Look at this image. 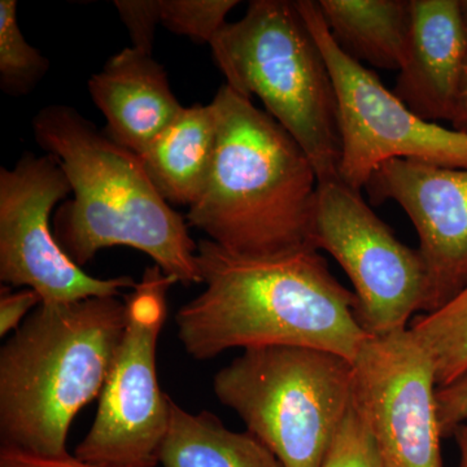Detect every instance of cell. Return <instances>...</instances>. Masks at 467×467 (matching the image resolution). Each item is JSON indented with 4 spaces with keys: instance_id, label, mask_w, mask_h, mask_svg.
<instances>
[{
    "instance_id": "9a60e30c",
    "label": "cell",
    "mask_w": 467,
    "mask_h": 467,
    "mask_svg": "<svg viewBox=\"0 0 467 467\" xmlns=\"http://www.w3.org/2000/svg\"><path fill=\"white\" fill-rule=\"evenodd\" d=\"M217 143L213 106L189 107L140 153L147 174L169 204L192 207L207 184Z\"/></svg>"
},
{
    "instance_id": "603a6c76",
    "label": "cell",
    "mask_w": 467,
    "mask_h": 467,
    "mask_svg": "<svg viewBox=\"0 0 467 467\" xmlns=\"http://www.w3.org/2000/svg\"><path fill=\"white\" fill-rule=\"evenodd\" d=\"M436 402L442 438H450L467 422V374L447 386L438 387Z\"/></svg>"
},
{
    "instance_id": "ffe728a7",
    "label": "cell",
    "mask_w": 467,
    "mask_h": 467,
    "mask_svg": "<svg viewBox=\"0 0 467 467\" xmlns=\"http://www.w3.org/2000/svg\"><path fill=\"white\" fill-rule=\"evenodd\" d=\"M160 18L167 29L211 43L226 24L238 0H159Z\"/></svg>"
},
{
    "instance_id": "7c38bea8",
    "label": "cell",
    "mask_w": 467,
    "mask_h": 467,
    "mask_svg": "<svg viewBox=\"0 0 467 467\" xmlns=\"http://www.w3.org/2000/svg\"><path fill=\"white\" fill-rule=\"evenodd\" d=\"M364 189L374 204L396 202L410 218L426 270L425 313L441 308L467 285V169L393 159Z\"/></svg>"
},
{
    "instance_id": "277c9868",
    "label": "cell",
    "mask_w": 467,
    "mask_h": 467,
    "mask_svg": "<svg viewBox=\"0 0 467 467\" xmlns=\"http://www.w3.org/2000/svg\"><path fill=\"white\" fill-rule=\"evenodd\" d=\"M126 325L117 296L34 309L0 349V447L69 454L70 426L99 399Z\"/></svg>"
},
{
    "instance_id": "8fae6325",
    "label": "cell",
    "mask_w": 467,
    "mask_h": 467,
    "mask_svg": "<svg viewBox=\"0 0 467 467\" xmlns=\"http://www.w3.org/2000/svg\"><path fill=\"white\" fill-rule=\"evenodd\" d=\"M352 367L353 407L383 466L444 467L435 368L411 331L368 335Z\"/></svg>"
},
{
    "instance_id": "30bf717a",
    "label": "cell",
    "mask_w": 467,
    "mask_h": 467,
    "mask_svg": "<svg viewBox=\"0 0 467 467\" xmlns=\"http://www.w3.org/2000/svg\"><path fill=\"white\" fill-rule=\"evenodd\" d=\"M70 192L66 171L48 153H26L14 168L0 169V281L36 291L45 304L119 296L134 288L129 275H88L60 247L50 218Z\"/></svg>"
},
{
    "instance_id": "83f0119b",
    "label": "cell",
    "mask_w": 467,
    "mask_h": 467,
    "mask_svg": "<svg viewBox=\"0 0 467 467\" xmlns=\"http://www.w3.org/2000/svg\"><path fill=\"white\" fill-rule=\"evenodd\" d=\"M461 26H462L463 36L467 46V0H459Z\"/></svg>"
},
{
    "instance_id": "6da1fadb",
    "label": "cell",
    "mask_w": 467,
    "mask_h": 467,
    "mask_svg": "<svg viewBox=\"0 0 467 467\" xmlns=\"http://www.w3.org/2000/svg\"><path fill=\"white\" fill-rule=\"evenodd\" d=\"M198 266L204 290L175 313L178 339L196 361L233 348L295 346L352 362L368 337L355 292L315 248L245 257L202 239Z\"/></svg>"
},
{
    "instance_id": "ba28073f",
    "label": "cell",
    "mask_w": 467,
    "mask_h": 467,
    "mask_svg": "<svg viewBox=\"0 0 467 467\" xmlns=\"http://www.w3.org/2000/svg\"><path fill=\"white\" fill-rule=\"evenodd\" d=\"M296 5L333 76L342 138L339 177L344 183L361 192L374 171L393 159L467 169L466 133L427 121L409 109L376 73L340 50L317 2L297 0Z\"/></svg>"
},
{
    "instance_id": "7402d4cb",
    "label": "cell",
    "mask_w": 467,
    "mask_h": 467,
    "mask_svg": "<svg viewBox=\"0 0 467 467\" xmlns=\"http://www.w3.org/2000/svg\"><path fill=\"white\" fill-rule=\"evenodd\" d=\"M113 5L130 34L133 47L152 54L156 26L161 24L159 0H116Z\"/></svg>"
},
{
    "instance_id": "484cf974",
    "label": "cell",
    "mask_w": 467,
    "mask_h": 467,
    "mask_svg": "<svg viewBox=\"0 0 467 467\" xmlns=\"http://www.w3.org/2000/svg\"><path fill=\"white\" fill-rule=\"evenodd\" d=\"M451 124V129H454V130L462 131V133L467 134V57Z\"/></svg>"
},
{
    "instance_id": "8992f818",
    "label": "cell",
    "mask_w": 467,
    "mask_h": 467,
    "mask_svg": "<svg viewBox=\"0 0 467 467\" xmlns=\"http://www.w3.org/2000/svg\"><path fill=\"white\" fill-rule=\"evenodd\" d=\"M213 392L285 467H322L353 405V367L310 347H254L217 371Z\"/></svg>"
},
{
    "instance_id": "5b68a950",
    "label": "cell",
    "mask_w": 467,
    "mask_h": 467,
    "mask_svg": "<svg viewBox=\"0 0 467 467\" xmlns=\"http://www.w3.org/2000/svg\"><path fill=\"white\" fill-rule=\"evenodd\" d=\"M226 84L257 97L300 144L318 182L340 180L339 103L324 54L288 0H252L241 20L209 43Z\"/></svg>"
},
{
    "instance_id": "ac0fdd59",
    "label": "cell",
    "mask_w": 467,
    "mask_h": 467,
    "mask_svg": "<svg viewBox=\"0 0 467 467\" xmlns=\"http://www.w3.org/2000/svg\"><path fill=\"white\" fill-rule=\"evenodd\" d=\"M434 364L438 386L467 374V285L447 304L409 325Z\"/></svg>"
},
{
    "instance_id": "9c48e42d",
    "label": "cell",
    "mask_w": 467,
    "mask_h": 467,
    "mask_svg": "<svg viewBox=\"0 0 467 467\" xmlns=\"http://www.w3.org/2000/svg\"><path fill=\"white\" fill-rule=\"evenodd\" d=\"M312 245L330 254L349 276L359 324L370 337L407 330L414 313L425 312L420 252L399 241L361 192L342 180L318 182Z\"/></svg>"
},
{
    "instance_id": "2e32d148",
    "label": "cell",
    "mask_w": 467,
    "mask_h": 467,
    "mask_svg": "<svg viewBox=\"0 0 467 467\" xmlns=\"http://www.w3.org/2000/svg\"><path fill=\"white\" fill-rule=\"evenodd\" d=\"M335 43L361 64L399 70L413 30L411 0H318Z\"/></svg>"
},
{
    "instance_id": "d4e9b609",
    "label": "cell",
    "mask_w": 467,
    "mask_h": 467,
    "mask_svg": "<svg viewBox=\"0 0 467 467\" xmlns=\"http://www.w3.org/2000/svg\"><path fill=\"white\" fill-rule=\"evenodd\" d=\"M0 467H107L77 459L75 454L63 457L41 456L11 447H0Z\"/></svg>"
},
{
    "instance_id": "4316f807",
    "label": "cell",
    "mask_w": 467,
    "mask_h": 467,
    "mask_svg": "<svg viewBox=\"0 0 467 467\" xmlns=\"http://www.w3.org/2000/svg\"><path fill=\"white\" fill-rule=\"evenodd\" d=\"M454 439L460 450V467H467V422L454 431Z\"/></svg>"
},
{
    "instance_id": "cb8c5ba5",
    "label": "cell",
    "mask_w": 467,
    "mask_h": 467,
    "mask_svg": "<svg viewBox=\"0 0 467 467\" xmlns=\"http://www.w3.org/2000/svg\"><path fill=\"white\" fill-rule=\"evenodd\" d=\"M42 304L41 296L30 288L9 294L2 292L0 296V337L15 333L33 308Z\"/></svg>"
},
{
    "instance_id": "d6986e66",
    "label": "cell",
    "mask_w": 467,
    "mask_h": 467,
    "mask_svg": "<svg viewBox=\"0 0 467 467\" xmlns=\"http://www.w3.org/2000/svg\"><path fill=\"white\" fill-rule=\"evenodd\" d=\"M50 69L41 52L26 42L18 26L17 2H0V86L14 97L32 91Z\"/></svg>"
},
{
    "instance_id": "4fadbf2b",
    "label": "cell",
    "mask_w": 467,
    "mask_h": 467,
    "mask_svg": "<svg viewBox=\"0 0 467 467\" xmlns=\"http://www.w3.org/2000/svg\"><path fill=\"white\" fill-rule=\"evenodd\" d=\"M413 30L393 94L427 121H450L467 57L459 0H411Z\"/></svg>"
},
{
    "instance_id": "5bb4252c",
    "label": "cell",
    "mask_w": 467,
    "mask_h": 467,
    "mask_svg": "<svg viewBox=\"0 0 467 467\" xmlns=\"http://www.w3.org/2000/svg\"><path fill=\"white\" fill-rule=\"evenodd\" d=\"M88 92L115 142L140 155L183 107L152 54L124 48L88 79Z\"/></svg>"
},
{
    "instance_id": "52a82bcc",
    "label": "cell",
    "mask_w": 467,
    "mask_h": 467,
    "mask_svg": "<svg viewBox=\"0 0 467 467\" xmlns=\"http://www.w3.org/2000/svg\"><path fill=\"white\" fill-rule=\"evenodd\" d=\"M178 284L159 266L144 270L126 299L128 325L99 396L97 416L75 456L107 467H156L173 399L160 389L156 353L167 295Z\"/></svg>"
},
{
    "instance_id": "3957f363",
    "label": "cell",
    "mask_w": 467,
    "mask_h": 467,
    "mask_svg": "<svg viewBox=\"0 0 467 467\" xmlns=\"http://www.w3.org/2000/svg\"><path fill=\"white\" fill-rule=\"evenodd\" d=\"M212 106L216 150L201 198L187 212L189 226L239 256L313 248L318 177L300 144L227 85Z\"/></svg>"
},
{
    "instance_id": "e0dca14e",
    "label": "cell",
    "mask_w": 467,
    "mask_h": 467,
    "mask_svg": "<svg viewBox=\"0 0 467 467\" xmlns=\"http://www.w3.org/2000/svg\"><path fill=\"white\" fill-rule=\"evenodd\" d=\"M161 467H285L251 432L227 429L208 410L192 413L171 400Z\"/></svg>"
},
{
    "instance_id": "7a4b0ae2",
    "label": "cell",
    "mask_w": 467,
    "mask_h": 467,
    "mask_svg": "<svg viewBox=\"0 0 467 467\" xmlns=\"http://www.w3.org/2000/svg\"><path fill=\"white\" fill-rule=\"evenodd\" d=\"M33 131L72 186L73 199L57 209L52 227L77 265L106 248L129 247L143 252L178 284L202 285L189 223L156 189L137 153L72 107L39 110Z\"/></svg>"
},
{
    "instance_id": "44dd1931",
    "label": "cell",
    "mask_w": 467,
    "mask_h": 467,
    "mask_svg": "<svg viewBox=\"0 0 467 467\" xmlns=\"http://www.w3.org/2000/svg\"><path fill=\"white\" fill-rule=\"evenodd\" d=\"M322 467H384L373 438L353 405Z\"/></svg>"
}]
</instances>
